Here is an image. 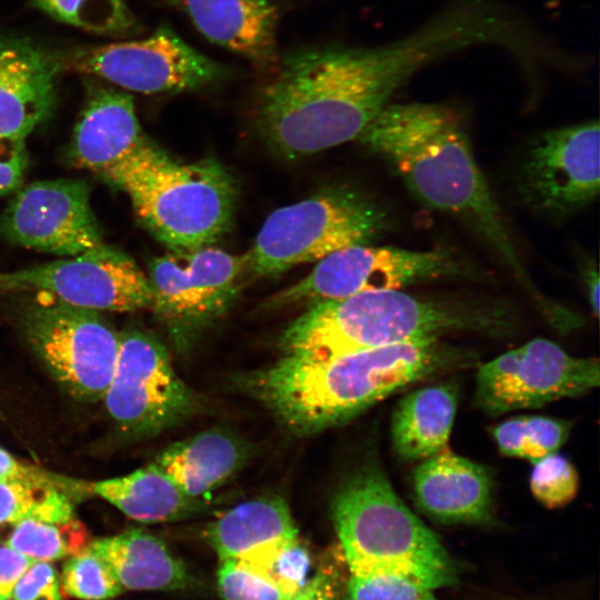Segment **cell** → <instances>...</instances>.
<instances>
[{
	"label": "cell",
	"mask_w": 600,
	"mask_h": 600,
	"mask_svg": "<svg viewBox=\"0 0 600 600\" xmlns=\"http://www.w3.org/2000/svg\"><path fill=\"white\" fill-rule=\"evenodd\" d=\"M441 54L438 36L424 27L382 46L290 52L259 91L256 124L290 159L358 139L398 89Z\"/></svg>",
	"instance_id": "6da1fadb"
},
{
	"label": "cell",
	"mask_w": 600,
	"mask_h": 600,
	"mask_svg": "<svg viewBox=\"0 0 600 600\" xmlns=\"http://www.w3.org/2000/svg\"><path fill=\"white\" fill-rule=\"evenodd\" d=\"M468 359L439 339L324 359L284 354L267 368L246 373L239 384L288 430L309 436L343 424L412 382Z\"/></svg>",
	"instance_id": "7a4b0ae2"
},
{
	"label": "cell",
	"mask_w": 600,
	"mask_h": 600,
	"mask_svg": "<svg viewBox=\"0 0 600 600\" xmlns=\"http://www.w3.org/2000/svg\"><path fill=\"white\" fill-rule=\"evenodd\" d=\"M424 204L466 220L502 258L540 306L458 114L434 103L387 104L359 136Z\"/></svg>",
	"instance_id": "3957f363"
},
{
	"label": "cell",
	"mask_w": 600,
	"mask_h": 600,
	"mask_svg": "<svg viewBox=\"0 0 600 600\" xmlns=\"http://www.w3.org/2000/svg\"><path fill=\"white\" fill-rule=\"evenodd\" d=\"M514 320L497 302L423 300L399 290H371L311 304L283 332L284 354L324 359L476 331L503 333Z\"/></svg>",
	"instance_id": "277c9868"
},
{
	"label": "cell",
	"mask_w": 600,
	"mask_h": 600,
	"mask_svg": "<svg viewBox=\"0 0 600 600\" xmlns=\"http://www.w3.org/2000/svg\"><path fill=\"white\" fill-rule=\"evenodd\" d=\"M331 516L351 574H392L433 590L456 583V567L440 539L376 463H366L341 483Z\"/></svg>",
	"instance_id": "5b68a950"
},
{
	"label": "cell",
	"mask_w": 600,
	"mask_h": 600,
	"mask_svg": "<svg viewBox=\"0 0 600 600\" xmlns=\"http://www.w3.org/2000/svg\"><path fill=\"white\" fill-rule=\"evenodd\" d=\"M100 176L128 194L140 222L171 250L210 246L231 224L234 181L214 160L179 162L144 138Z\"/></svg>",
	"instance_id": "8992f818"
},
{
	"label": "cell",
	"mask_w": 600,
	"mask_h": 600,
	"mask_svg": "<svg viewBox=\"0 0 600 600\" xmlns=\"http://www.w3.org/2000/svg\"><path fill=\"white\" fill-rule=\"evenodd\" d=\"M384 227L386 214L367 198L344 189L324 191L266 219L247 253L248 270L277 276L343 248L367 244Z\"/></svg>",
	"instance_id": "52a82bcc"
},
{
	"label": "cell",
	"mask_w": 600,
	"mask_h": 600,
	"mask_svg": "<svg viewBox=\"0 0 600 600\" xmlns=\"http://www.w3.org/2000/svg\"><path fill=\"white\" fill-rule=\"evenodd\" d=\"M24 328L33 351L72 397L102 399L114 371L119 333L96 310L37 293Z\"/></svg>",
	"instance_id": "ba28073f"
},
{
	"label": "cell",
	"mask_w": 600,
	"mask_h": 600,
	"mask_svg": "<svg viewBox=\"0 0 600 600\" xmlns=\"http://www.w3.org/2000/svg\"><path fill=\"white\" fill-rule=\"evenodd\" d=\"M61 70L108 80L144 93L199 90L224 80L230 70L199 52L169 28L143 40L78 47L56 53Z\"/></svg>",
	"instance_id": "9c48e42d"
},
{
	"label": "cell",
	"mask_w": 600,
	"mask_h": 600,
	"mask_svg": "<svg viewBox=\"0 0 600 600\" xmlns=\"http://www.w3.org/2000/svg\"><path fill=\"white\" fill-rule=\"evenodd\" d=\"M118 428L146 438L176 427L199 409L196 393L174 371L167 348L137 330L119 333V352L102 397Z\"/></svg>",
	"instance_id": "30bf717a"
},
{
	"label": "cell",
	"mask_w": 600,
	"mask_h": 600,
	"mask_svg": "<svg viewBox=\"0 0 600 600\" xmlns=\"http://www.w3.org/2000/svg\"><path fill=\"white\" fill-rule=\"evenodd\" d=\"M248 254L210 246L171 250L153 259L148 276L152 309L167 324L180 350L223 314L236 298Z\"/></svg>",
	"instance_id": "8fae6325"
},
{
	"label": "cell",
	"mask_w": 600,
	"mask_h": 600,
	"mask_svg": "<svg viewBox=\"0 0 600 600\" xmlns=\"http://www.w3.org/2000/svg\"><path fill=\"white\" fill-rule=\"evenodd\" d=\"M446 249L410 251L357 244L324 257L302 280L271 298V307L341 299L371 290H399L417 282L473 276Z\"/></svg>",
	"instance_id": "7c38bea8"
},
{
	"label": "cell",
	"mask_w": 600,
	"mask_h": 600,
	"mask_svg": "<svg viewBox=\"0 0 600 600\" xmlns=\"http://www.w3.org/2000/svg\"><path fill=\"white\" fill-rule=\"evenodd\" d=\"M599 382L597 358L574 357L537 338L482 364L476 376L474 400L484 412L497 416L578 397Z\"/></svg>",
	"instance_id": "4fadbf2b"
},
{
	"label": "cell",
	"mask_w": 600,
	"mask_h": 600,
	"mask_svg": "<svg viewBox=\"0 0 600 600\" xmlns=\"http://www.w3.org/2000/svg\"><path fill=\"white\" fill-rule=\"evenodd\" d=\"M34 291L91 310L150 308L148 276L123 252L103 246L46 264L0 271V294Z\"/></svg>",
	"instance_id": "5bb4252c"
},
{
	"label": "cell",
	"mask_w": 600,
	"mask_h": 600,
	"mask_svg": "<svg viewBox=\"0 0 600 600\" xmlns=\"http://www.w3.org/2000/svg\"><path fill=\"white\" fill-rule=\"evenodd\" d=\"M599 188L597 120L548 130L531 141L520 168L519 190L532 209L563 218L592 202Z\"/></svg>",
	"instance_id": "9a60e30c"
},
{
	"label": "cell",
	"mask_w": 600,
	"mask_h": 600,
	"mask_svg": "<svg viewBox=\"0 0 600 600\" xmlns=\"http://www.w3.org/2000/svg\"><path fill=\"white\" fill-rule=\"evenodd\" d=\"M82 180L37 181L21 189L0 219V232L19 246L64 257L104 244Z\"/></svg>",
	"instance_id": "2e32d148"
},
{
	"label": "cell",
	"mask_w": 600,
	"mask_h": 600,
	"mask_svg": "<svg viewBox=\"0 0 600 600\" xmlns=\"http://www.w3.org/2000/svg\"><path fill=\"white\" fill-rule=\"evenodd\" d=\"M56 53L21 39H0V136L26 138L51 113L57 77Z\"/></svg>",
	"instance_id": "e0dca14e"
},
{
	"label": "cell",
	"mask_w": 600,
	"mask_h": 600,
	"mask_svg": "<svg viewBox=\"0 0 600 600\" xmlns=\"http://www.w3.org/2000/svg\"><path fill=\"white\" fill-rule=\"evenodd\" d=\"M207 538L220 561L231 560L269 571L298 542L288 503L278 497L242 502L212 521Z\"/></svg>",
	"instance_id": "ac0fdd59"
},
{
	"label": "cell",
	"mask_w": 600,
	"mask_h": 600,
	"mask_svg": "<svg viewBox=\"0 0 600 600\" xmlns=\"http://www.w3.org/2000/svg\"><path fill=\"white\" fill-rule=\"evenodd\" d=\"M418 507L444 523H478L492 514L493 488L488 470L444 448L422 460L412 477Z\"/></svg>",
	"instance_id": "d6986e66"
},
{
	"label": "cell",
	"mask_w": 600,
	"mask_h": 600,
	"mask_svg": "<svg viewBox=\"0 0 600 600\" xmlns=\"http://www.w3.org/2000/svg\"><path fill=\"white\" fill-rule=\"evenodd\" d=\"M211 42L258 66L277 62L278 9L271 0H174Z\"/></svg>",
	"instance_id": "ffe728a7"
},
{
	"label": "cell",
	"mask_w": 600,
	"mask_h": 600,
	"mask_svg": "<svg viewBox=\"0 0 600 600\" xmlns=\"http://www.w3.org/2000/svg\"><path fill=\"white\" fill-rule=\"evenodd\" d=\"M132 98L123 91L97 87L76 124L71 159L99 176L124 159L144 139Z\"/></svg>",
	"instance_id": "44dd1931"
},
{
	"label": "cell",
	"mask_w": 600,
	"mask_h": 600,
	"mask_svg": "<svg viewBox=\"0 0 600 600\" xmlns=\"http://www.w3.org/2000/svg\"><path fill=\"white\" fill-rule=\"evenodd\" d=\"M244 444L210 429L172 443L152 462L188 497L202 500L227 482L246 461Z\"/></svg>",
	"instance_id": "7402d4cb"
},
{
	"label": "cell",
	"mask_w": 600,
	"mask_h": 600,
	"mask_svg": "<svg viewBox=\"0 0 600 600\" xmlns=\"http://www.w3.org/2000/svg\"><path fill=\"white\" fill-rule=\"evenodd\" d=\"M88 548L108 566L122 590H176L190 583L184 564L144 530L94 539Z\"/></svg>",
	"instance_id": "603a6c76"
},
{
	"label": "cell",
	"mask_w": 600,
	"mask_h": 600,
	"mask_svg": "<svg viewBox=\"0 0 600 600\" xmlns=\"http://www.w3.org/2000/svg\"><path fill=\"white\" fill-rule=\"evenodd\" d=\"M457 404V388L450 383L408 393L392 416L391 439L397 454L404 460H424L447 448Z\"/></svg>",
	"instance_id": "cb8c5ba5"
},
{
	"label": "cell",
	"mask_w": 600,
	"mask_h": 600,
	"mask_svg": "<svg viewBox=\"0 0 600 600\" xmlns=\"http://www.w3.org/2000/svg\"><path fill=\"white\" fill-rule=\"evenodd\" d=\"M89 489L140 522L183 520L204 507L202 500L188 497L153 463L122 477L91 483Z\"/></svg>",
	"instance_id": "d4e9b609"
},
{
	"label": "cell",
	"mask_w": 600,
	"mask_h": 600,
	"mask_svg": "<svg viewBox=\"0 0 600 600\" xmlns=\"http://www.w3.org/2000/svg\"><path fill=\"white\" fill-rule=\"evenodd\" d=\"M51 481L9 479L0 481V532L23 519L69 521L74 518L68 491Z\"/></svg>",
	"instance_id": "484cf974"
},
{
	"label": "cell",
	"mask_w": 600,
	"mask_h": 600,
	"mask_svg": "<svg viewBox=\"0 0 600 600\" xmlns=\"http://www.w3.org/2000/svg\"><path fill=\"white\" fill-rule=\"evenodd\" d=\"M90 542L77 518L62 522L23 519L12 527L6 544L32 560L50 561L78 554Z\"/></svg>",
	"instance_id": "4316f807"
},
{
	"label": "cell",
	"mask_w": 600,
	"mask_h": 600,
	"mask_svg": "<svg viewBox=\"0 0 600 600\" xmlns=\"http://www.w3.org/2000/svg\"><path fill=\"white\" fill-rule=\"evenodd\" d=\"M570 424L542 416H519L492 429V436L504 456L522 458L536 463L557 452L567 441Z\"/></svg>",
	"instance_id": "83f0119b"
},
{
	"label": "cell",
	"mask_w": 600,
	"mask_h": 600,
	"mask_svg": "<svg viewBox=\"0 0 600 600\" xmlns=\"http://www.w3.org/2000/svg\"><path fill=\"white\" fill-rule=\"evenodd\" d=\"M57 21L103 36H123L137 30L126 0H31Z\"/></svg>",
	"instance_id": "f1b7e54d"
},
{
	"label": "cell",
	"mask_w": 600,
	"mask_h": 600,
	"mask_svg": "<svg viewBox=\"0 0 600 600\" xmlns=\"http://www.w3.org/2000/svg\"><path fill=\"white\" fill-rule=\"evenodd\" d=\"M218 591L223 600H293L299 592L266 570L231 560L220 561Z\"/></svg>",
	"instance_id": "f546056e"
},
{
	"label": "cell",
	"mask_w": 600,
	"mask_h": 600,
	"mask_svg": "<svg viewBox=\"0 0 600 600\" xmlns=\"http://www.w3.org/2000/svg\"><path fill=\"white\" fill-rule=\"evenodd\" d=\"M61 587L63 593L82 600H106L122 592L108 566L89 548L64 563Z\"/></svg>",
	"instance_id": "4dcf8cb0"
},
{
	"label": "cell",
	"mask_w": 600,
	"mask_h": 600,
	"mask_svg": "<svg viewBox=\"0 0 600 600\" xmlns=\"http://www.w3.org/2000/svg\"><path fill=\"white\" fill-rule=\"evenodd\" d=\"M530 476V490L546 508H561L572 501L579 489L574 466L554 452L536 463Z\"/></svg>",
	"instance_id": "1f68e13d"
},
{
	"label": "cell",
	"mask_w": 600,
	"mask_h": 600,
	"mask_svg": "<svg viewBox=\"0 0 600 600\" xmlns=\"http://www.w3.org/2000/svg\"><path fill=\"white\" fill-rule=\"evenodd\" d=\"M347 600H437L434 590L392 574H351Z\"/></svg>",
	"instance_id": "d6a6232c"
},
{
	"label": "cell",
	"mask_w": 600,
	"mask_h": 600,
	"mask_svg": "<svg viewBox=\"0 0 600 600\" xmlns=\"http://www.w3.org/2000/svg\"><path fill=\"white\" fill-rule=\"evenodd\" d=\"M12 600H62L56 569L48 561L34 560L18 580Z\"/></svg>",
	"instance_id": "836d02e7"
},
{
	"label": "cell",
	"mask_w": 600,
	"mask_h": 600,
	"mask_svg": "<svg viewBox=\"0 0 600 600\" xmlns=\"http://www.w3.org/2000/svg\"><path fill=\"white\" fill-rule=\"evenodd\" d=\"M27 168L26 140L0 136V194L18 189Z\"/></svg>",
	"instance_id": "e575fe53"
},
{
	"label": "cell",
	"mask_w": 600,
	"mask_h": 600,
	"mask_svg": "<svg viewBox=\"0 0 600 600\" xmlns=\"http://www.w3.org/2000/svg\"><path fill=\"white\" fill-rule=\"evenodd\" d=\"M34 560L0 546V600H11L14 586Z\"/></svg>",
	"instance_id": "d590c367"
},
{
	"label": "cell",
	"mask_w": 600,
	"mask_h": 600,
	"mask_svg": "<svg viewBox=\"0 0 600 600\" xmlns=\"http://www.w3.org/2000/svg\"><path fill=\"white\" fill-rule=\"evenodd\" d=\"M9 479L51 481L71 488L70 481L60 479L59 477L47 473L46 471H41L40 469L27 466L0 447V481ZM71 489L79 491L74 488Z\"/></svg>",
	"instance_id": "8d00e7d4"
},
{
	"label": "cell",
	"mask_w": 600,
	"mask_h": 600,
	"mask_svg": "<svg viewBox=\"0 0 600 600\" xmlns=\"http://www.w3.org/2000/svg\"><path fill=\"white\" fill-rule=\"evenodd\" d=\"M337 596L338 573L323 567L303 584L293 600H337Z\"/></svg>",
	"instance_id": "74e56055"
},
{
	"label": "cell",
	"mask_w": 600,
	"mask_h": 600,
	"mask_svg": "<svg viewBox=\"0 0 600 600\" xmlns=\"http://www.w3.org/2000/svg\"><path fill=\"white\" fill-rule=\"evenodd\" d=\"M586 286L589 302L596 316L599 312V274L596 267H589L586 271Z\"/></svg>",
	"instance_id": "f35d334b"
}]
</instances>
